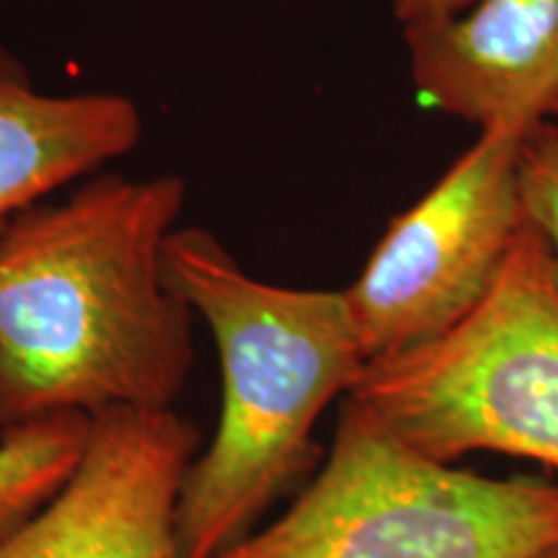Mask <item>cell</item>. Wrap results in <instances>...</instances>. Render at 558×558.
<instances>
[{"label": "cell", "mask_w": 558, "mask_h": 558, "mask_svg": "<svg viewBox=\"0 0 558 558\" xmlns=\"http://www.w3.org/2000/svg\"><path fill=\"white\" fill-rule=\"evenodd\" d=\"M522 199H525L530 226L546 241L550 275L558 290V148L550 124L535 128L525 143Z\"/></svg>", "instance_id": "30bf717a"}, {"label": "cell", "mask_w": 558, "mask_h": 558, "mask_svg": "<svg viewBox=\"0 0 558 558\" xmlns=\"http://www.w3.org/2000/svg\"><path fill=\"white\" fill-rule=\"evenodd\" d=\"M411 81L432 109L535 130L558 111V0H476L403 29Z\"/></svg>", "instance_id": "52a82bcc"}, {"label": "cell", "mask_w": 558, "mask_h": 558, "mask_svg": "<svg viewBox=\"0 0 558 558\" xmlns=\"http://www.w3.org/2000/svg\"><path fill=\"white\" fill-rule=\"evenodd\" d=\"M556 120H558V111H556ZM554 137H556V148H558V122L554 124Z\"/></svg>", "instance_id": "4fadbf2b"}, {"label": "cell", "mask_w": 558, "mask_h": 558, "mask_svg": "<svg viewBox=\"0 0 558 558\" xmlns=\"http://www.w3.org/2000/svg\"><path fill=\"white\" fill-rule=\"evenodd\" d=\"M163 269L218 347V427L184 473L177 512L181 558H218L311 469L320 414L352 393L367 357L344 290L256 279L207 228H173Z\"/></svg>", "instance_id": "7a4b0ae2"}, {"label": "cell", "mask_w": 558, "mask_h": 558, "mask_svg": "<svg viewBox=\"0 0 558 558\" xmlns=\"http://www.w3.org/2000/svg\"><path fill=\"white\" fill-rule=\"evenodd\" d=\"M347 399L437 463L497 452L558 471V290L530 220L476 308L369 360Z\"/></svg>", "instance_id": "3957f363"}, {"label": "cell", "mask_w": 558, "mask_h": 558, "mask_svg": "<svg viewBox=\"0 0 558 558\" xmlns=\"http://www.w3.org/2000/svg\"><path fill=\"white\" fill-rule=\"evenodd\" d=\"M90 418L50 416L0 432V543L60 492L78 469Z\"/></svg>", "instance_id": "9c48e42d"}, {"label": "cell", "mask_w": 558, "mask_h": 558, "mask_svg": "<svg viewBox=\"0 0 558 558\" xmlns=\"http://www.w3.org/2000/svg\"><path fill=\"white\" fill-rule=\"evenodd\" d=\"M533 130L488 128L388 222L344 288L365 357L418 347L476 308L527 226L522 153Z\"/></svg>", "instance_id": "5b68a950"}, {"label": "cell", "mask_w": 558, "mask_h": 558, "mask_svg": "<svg viewBox=\"0 0 558 558\" xmlns=\"http://www.w3.org/2000/svg\"><path fill=\"white\" fill-rule=\"evenodd\" d=\"M197 452V427L173 409L90 418L78 469L0 558H181L179 494Z\"/></svg>", "instance_id": "8992f818"}, {"label": "cell", "mask_w": 558, "mask_h": 558, "mask_svg": "<svg viewBox=\"0 0 558 558\" xmlns=\"http://www.w3.org/2000/svg\"><path fill=\"white\" fill-rule=\"evenodd\" d=\"M143 128L137 104L122 94H41L26 68L0 47V228L128 156Z\"/></svg>", "instance_id": "ba28073f"}, {"label": "cell", "mask_w": 558, "mask_h": 558, "mask_svg": "<svg viewBox=\"0 0 558 558\" xmlns=\"http://www.w3.org/2000/svg\"><path fill=\"white\" fill-rule=\"evenodd\" d=\"M473 3L476 0H390V9H393L401 29H407V26L452 19L471 9Z\"/></svg>", "instance_id": "8fae6325"}, {"label": "cell", "mask_w": 558, "mask_h": 558, "mask_svg": "<svg viewBox=\"0 0 558 558\" xmlns=\"http://www.w3.org/2000/svg\"><path fill=\"white\" fill-rule=\"evenodd\" d=\"M541 558H558V546H556V548H550L548 554H543Z\"/></svg>", "instance_id": "7c38bea8"}, {"label": "cell", "mask_w": 558, "mask_h": 558, "mask_svg": "<svg viewBox=\"0 0 558 558\" xmlns=\"http://www.w3.org/2000/svg\"><path fill=\"white\" fill-rule=\"evenodd\" d=\"M556 546L558 484L437 463L344 399L303 494L218 558H541Z\"/></svg>", "instance_id": "277c9868"}, {"label": "cell", "mask_w": 558, "mask_h": 558, "mask_svg": "<svg viewBox=\"0 0 558 558\" xmlns=\"http://www.w3.org/2000/svg\"><path fill=\"white\" fill-rule=\"evenodd\" d=\"M184 202L173 173H94L0 228V432L173 409L194 367V311L163 269Z\"/></svg>", "instance_id": "6da1fadb"}]
</instances>
